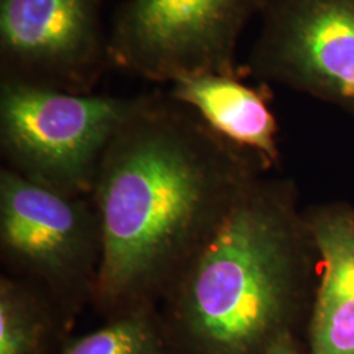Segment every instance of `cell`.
<instances>
[{"label": "cell", "instance_id": "1", "mask_svg": "<svg viewBox=\"0 0 354 354\" xmlns=\"http://www.w3.org/2000/svg\"><path fill=\"white\" fill-rule=\"evenodd\" d=\"M245 150L171 95L140 96L95 180L99 301L130 311L168 290L192 251L244 187Z\"/></svg>", "mask_w": 354, "mask_h": 354}, {"label": "cell", "instance_id": "2", "mask_svg": "<svg viewBox=\"0 0 354 354\" xmlns=\"http://www.w3.org/2000/svg\"><path fill=\"white\" fill-rule=\"evenodd\" d=\"M294 243L279 203L243 189L232 197L165 291L200 353L264 351L283 330L297 274Z\"/></svg>", "mask_w": 354, "mask_h": 354}, {"label": "cell", "instance_id": "3", "mask_svg": "<svg viewBox=\"0 0 354 354\" xmlns=\"http://www.w3.org/2000/svg\"><path fill=\"white\" fill-rule=\"evenodd\" d=\"M137 100L1 79V150L19 175L77 197L93 190L105 150Z\"/></svg>", "mask_w": 354, "mask_h": 354}, {"label": "cell", "instance_id": "4", "mask_svg": "<svg viewBox=\"0 0 354 354\" xmlns=\"http://www.w3.org/2000/svg\"><path fill=\"white\" fill-rule=\"evenodd\" d=\"M268 0H127L108 32L112 66L158 83L239 75L244 28Z\"/></svg>", "mask_w": 354, "mask_h": 354}, {"label": "cell", "instance_id": "5", "mask_svg": "<svg viewBox=\"0 0 354 354\" xmlns=\"http://www.w3.org/2000/svg\"><path fill=\"white\" fill-rule=\"evenodd\" d=\"M104 0H0L1 79L91 93L112 66Z\"/></svg>", "mask_w": 354, "mask_h": 354}, {"label": "cell", "instance_id": "6", "mask_svg": "<svg viewBox=\"0 0 354 354\" xmlns=\"http://www.w3.org/2000/svg\"><path fill=\"white\" fill-rule=\"evenodd\" d=\"M248 71L354 114V0H268Z\"/></svg>", "mask_w": 354, "mask_h": 354}, {"label": "cell", "instance_id": "7", "mask_svg": "<svg viewBox=\"0 0 354 354\" xmlns=\"http://www.w3.org/2000/svg\"><path fill=\"white\" fill-rule=\"evenodd\" d=\"M0 238L10 257L55 288L80 286L88 279L93 288L99 219L77 197L1 169Z\"/></svg>", "mask_w": 354, "mask_h": 354}, {"label": "cell", "instance_id": "8", "mask_svg": "<svg viewBox=\"0 0 354 354\" xmlns=\"http://www.w3.org/2000/svg\"><path fill=\"white\" fill-rule=\"evenodd\" d=\"M223 140L251 152L264 165L279 159L277 122L266 92L239 80V75L188 76L172 83L169 93Z\"/></svg>", "mask_w": 354, "mask_h": 354}, {"label": "cell", "instance_id": "9", "mask_svg": "<svg viewBox=\"0 0 354 354\" xmlns=\"http://www.w3.org/2000/svg\"><path fill=\"white\" fill-rule=\"evenodd\" d=\"M322 281L311 323L313 354H354V216L335 213L313 226Z\"/></svg>", "mask_w": 354, "mask_h": 354}, {"label": "cell", "instance_id": "10", "mask_svg": "<svg viewBox=\"0 0 354 354\" xmlns=\"http://www.w3.org/2000/svg\"><path fill=\"white\" fill-rule=\"evenodd\" d=\"M61 354H168L152 317L138 307L104 328L68 342Z\"/></svg>", "mask_w": 354, "mask_h": 354}, {"label": "cell", "instance_id": "11", "mask_svg": "<svg viewBox=\"0 0 354 354\" xmlns=\"http://www.w3.org/2000/svg\"><path fill=\"white\" fill-rule=\"evenodd\" d=\"M44 320L36 301L16 282L0 283V354H38Z\"/></svg>", "mask_w": 354, "mask_h": 354}, {"label": "cell", "instance_id": "12", "mask_svg": "<svg viewBox=\"0 0 354 354\" xmlns=\"http://www.w3.org/2000/svg\"><path fill=\"white\" fill-rule=\"evenodd\" d=\"M261 354H298L291 336L286 329L281 330L279 335L269 342V345Z\"/></svg>", "mask_w": 354, "mask_h": 354}]
</instances>
